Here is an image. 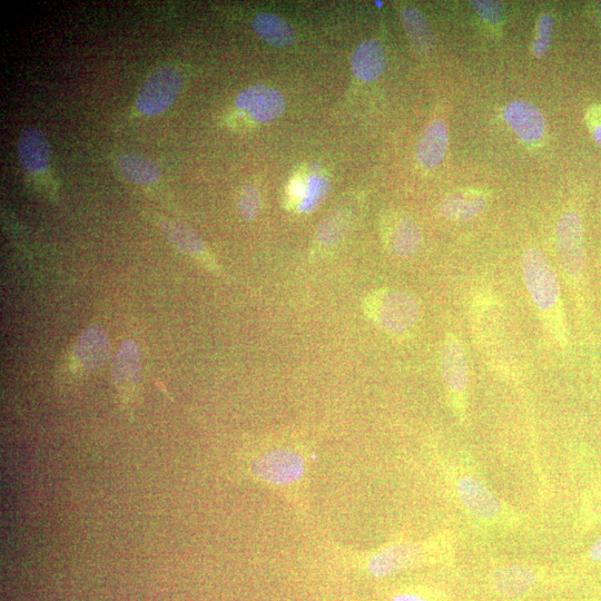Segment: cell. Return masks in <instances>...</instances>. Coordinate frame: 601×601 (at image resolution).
I'll use <instances>...</instances> for the list:
<instances>
[{
    "label": "cell",
    "mask_w": 601,
    "mask_h": 601,
    "mask_svg": "<svg viewBox=\"0 0 601 601\" xmlns=\"http://www.w3.org/2000/svg\"><path fill=\"white\" fill-rule=\"evenodd\" d=\"M357 206L344 202L333 209L320 224L315 241L321 249H333L348 234L356 219Z\"/></svg>",
    "instance_id": "15"
},
{
    "label": "cell",
    "mask_w": 601,
    "mask_h": 601,
    "mask_svg": "<svg viewBox=\"0 0 601 601\" xmlns=\"http://www.w3.org/2000/svg\"><path fill=\"white\" fill-rule=\"evenodd\" d=\"M240 110L249 113L256 123H269L277 120L285 110V100L281 92L274 88L254 86L246 88L235 101Z\"/></svg>",
    "instance_id": "9"
},
{
    "label": "cell",
    "mask_w": 601,
    "mask_h": 601,
    "mask_svg": "<svg viewBox=\"0 0 601 601\" xmlns=\"http://www.w3.org/2000/svg\"><path fill=\"white\" fill-rule=\"evenodd\" d=\"M381 232L387 251L398 259H410L421 249L422 232L418 224L405 214L389 213L384 216Z\"/></svg>",
    "instance_id": "8"
},
{
    "label": "cell",
    "mask_w": 601,
    "mask_h": 601,
    "mask_svg": "<svg viewBox=\"0 0 601 601\" xmlns=\"http://www.w3.org/2000/svg\"><path fill=\"white\" fill-rule=\"evenodd\" d=\"M110 356V342L106 333L98 325L88 328L78 340L75 347V358L84 369L100 368Z\"/></svg>",
    "instance_id": "19"
},
{
    "label": "cell",
    "mask_w": 601,
    "mask_h": 601,
    "mask_svg": "<svg viewBox=\"0 0 601 601\" xmlns=\"http://www.w3.org/2000/svg\"><path fill=\"white\" fill-rule=\"evenodd\" d=\"M586 124L595 142L601 147V104H594L588 108Z\"/></svg>",
    "instance_id": "29"
},
{
    "label": "cell",
    "mask_w": 601,
    "mask_h": 601,
    "mask_svg": "<svg viewBox=\"0 0 601 601\" xmlns=\"http://www.w3.org/2000/svg\"><path fill=\"white\" fill-rule=\"evenodd\" d=\"M589 558L595 563H601V537L596 541L595 545L589 550Z\"/></svg>",
    "instance_id": "31"
},
{
    "label": "cell",
    "mask_w": 601,
    "mask_h": 601,
    "mask_svg": "<svg viewBox=\"0 0 601 601\" xmlns=\"http://www.w3.org/2000/svg\"><path fill=\"white\" fill-rule=\"evenodd\" d=\"M331 190L330 181L327 177L312 175L307 182V191L298 209L301 213L309 214L314 212L323 203Z\"/></svg>",
    "instance_id": "25"
},
{
    "label": "cell",
    "mask_w": 601,
    "mask_h": 601,
    "mask_svg": "<svg viewBox=\"0 0 601 601\" xmlns=\"http://www.w3.org/2000/svg\"><path fill=\"white\" fill-rule=\"evenodd\" d=\"M253 29L262 41L274 47H288L295 41L292 26L277 15L263 13L254 18Z\"/></svg>",
    "instance_id": "21"
},
{
    "label": "cell",
    "mask_w": 601,
    "mask_h": 601,
    "mask_svg": "<svg viewBox=\"0 0 601 601\" xmlns=\"http://www.w3.org/2000/svg\"><path fill=\"white\" fill-rule=\"evenodd\" d=\"M117 166L125 179L134 184H154L161 177L160 167L142 155H122L117 161Z\"/></svg>",
    "instance_id": "23"
},
{
    "label": "cell",
    "mask_w": 601,
    "mask_h": 601,
    "mask_svg": "<svg viewBox=\"0 0 601 601\" xmlns=\"http://www.w3.org/2000/svg\"><path fill=\"white\" fill-rule=\"evenodd\" d=\"M597 9H598V14H599V16H600V18H601V2H599V3L597 4Z\"/></svg>",
    "instance_id": "33"
},
{
    "label": "cell",
    "mask_w": 601,
    "mask_h": 601,
    "mask_svg": "<svg viewBox=\"0 0 601 601\" xmlns=\"http://www.w3.org/2000/svg\"><path fill=\"white\" fill-rule=\"evenodd\" d=\"M488 202L489 195L485 192L462 191L447 196L440 204V213L451 221H470L485 212Z\"/></svg>",
    "instance_id": "16"
},
{
    "label": "cell",
    "mask_w": 601,
    "mask_h": 601,
    "mask_svg": "<svg viewBox=\"0 0 601 601\" xmlns=\"http://www.w3.org/2000/svg\"><path fill=\"white\" fill-rule=\"evenodd\" d=\"M457 492L461 504L472 516L491 521L498 518L502 510L500 501L475 477L466 476L459 480Z\"/></svg>",
    "instance_id": "11"
},
{
    "label": "cell",
    "mask_w": 601,
    "mask_h": 601,
    "mask_svg": "<svg viewBox=\"0 0 601 601\" xmlns=\"http://www.w3.org/2000/svg\"><path fill=\"white\" fill-rule=\"evenodd\" d=\"M307 191V183H303L301 180H294L290 187V199L293 203L299 204L302 202Z\"/></svg>",
    "instance_id": "30"
},
{
    "label": "cell",
    "mask_w": 601,
    "mask_h": 601,
    "mask_svg": "<svg viewBox=\"0 0 601 601\" xmlns=\"http://www.w3.org/2000/svg\"><path fill=\"white\" fill-rule=\"evenodd\" d=\"M160 226L167 239L170 240L176 249L204 260V244L192 230L169 220H162Z\"/></svg>",
    "instance_id": "24"
},
{
    "label": "cell",
    "mask_w": 601,
    "mask_h": 601,
    "mask_svg": "<svg viewBox=\"0 0 601 601\" xmlns=\"http://www.w3.org/2000/svg\"><path fill=\"white\" fill-rule=\"evenodd\" d=\"M470 325L475 341L490 366L506 374L516 370L504 307L497 295L481 289L470 300Z\"/></svg>",
    "instance_id": "2"
},
{
    "label": "cell",
    "mask_w": 601,
    "mask_h": 601,
    "mask_svg": "<svg viewBox=\"0 0 601 601\" xmlns=\"http://www.w3.org/2000/svg\"><path fill=\"white\" fill-rule=\"evenodd\" d=\"M521 273L530 300L550 337L561 349L569 344L566 313L554 266L544 252L528 248L521 256Z\"/></svg>",
    "instance_id": "1"
},
{
    "label": "cell",
    "mask_w": 601,
    "mask_h": 601,
    "mask_svg": "<svg viewBox=\"0 0 601 601\" xmlns=\"http://www.w3.org/2000/svg\"><path fill=\"white\" fill-rule=\"evenodd\" d=\"M505 118L522 141L532 144L544 139L546 120L536 105L524 101L511 102L506 107Z\"/></svg>",
    "instance_id": "12"
},
{
    "label": "cell",
    "mask_w": 601,
    "mask_h": 601,
    "mask_svg": "<svg viewBox=\"0 0 601 601\" xmlns=\"http://www.w3.org/2000/svg\"><path fill=\"white\" fill-rule=\"evenodd\" d=\"M351 66L354 75L362 82H373L387 67L386 53L376 39L362 42L353 52Z\"/></svg>",
    "instance_id": "18"
},
{
    "label": "cell",
    "mask_w": 601,
    "mask_h": 601,
    "mask_svg": "<svg viewBox=\"0 0 601 601\" xmlns=\"http://www.w3.org/2000/svg\"><path fill=\"white\" fill-rule=\"evenodd\" d=\"M364 315L384 333L407 337L417 328L421 305L415 295L397 289L374 290L362 301Z\"/></svg>",
    "instance_id": "3"
},
{
    "label": "cell",
    "mask_w": 601,
    "mask_h": 601,
    "mask_svg": "<svg viewBox=\"0 0 601 601\" xmlns=\"http://www.w3.org/2000/svg\"><path fill=\"white\" fill-rule=\"evenodd\" d=\"M402 21L413 48L420 55H428L436 46L435 36L425 16L413 7L402 11Z\"/></svg>",
    "instance_id": "22"
},
{
    "label": "cell",
    "mask_w": 601,
    "mask_h": 601,
    "mask_svg": "<svg viewBox=\"0 0 601 601\" xmlns=\"http://www.w3.org/2000/svg\"><path fill=\"white\" fill-rule=\"evenodd\" d=\"M423 549L415 544L400 543L392 545L374 555L368 565L370 574L384 578L402 570L419 566L423 561Z\"/></svg>",
    "instance_id": "10"
},
{
    "label": "cell",
    "mask_w": 601,
    "mask_h": 601,
    "mask_svg": "<svg viewBox=\"0 0 601 601\" xmlns=\"http://www.w3.org/2000/svg\"><path fill=\"white\" fill-rule=\"evenodd\" d=\"M448 150L447 125L442 121L431 122L420 136L417 160L426 170L436 169L445 159Z\"/></svg>",
    "instance_id": "17"
},
{
    "label": "cell",
    "mask_w": 601,
    "mask_h": 601,
    "mask_svg": "<svg viewBox=\"0 0 601 601\" xmlns=\"http://www.w3.org/2000/svg\"><path fill=\"white\" fill-rule=\"evenodd\" d=\"M305 461L299 451L275 449L264 453L252 466L253 474L273 485H290L304 472Z\"/></svg>",
    "instance_id": "7"
},
{
    "label": "cell",
    "mask_w": 601,
    "mask_h": 601,
    "mask_svg": "<svg viewBox=\"0 0 601 601\" xmlns=\"http://www.w3.org/2000/svg\"><path fill=\"white\" fill-rule=\"evenodd\" d=\"M141 376V351L139 346L128 340L118 350L114 366V379L118 388L133 389Z\"/></svg>",
    "instance_id": "20"
},
{
    "label": "cell",
    "mask_w": 601,
    "mask_h": 601,
    "mask_svg": "<svg viewBox=\"0 0 601 601\" xmlns=\"http://www.w3.org/2000/svg\"><path fill=\"white\" fill-rule=\"evenodd\" d=\"M184 85L181 71L172 66L157 68L143 83L136 98L137 110L145 116L159 115L179 97Z\"/></svg>",
    "instance_id": "6"
},
{
    "label": "cell",
    "mask_w": 601,
    "mask_h": 601,
    "mask_svg": "<svg viewBox=\"0 0 601 601\" xmlns=\"http://www.w3.org/2000/svg\"><path fill=\"white\" fill-rule=\"evenodd\" d=\"M238 209L246 221H254L258 218L261 209V194L258 187L253 184L244 187L239 197Z\"/></svg>",
    "instance_id": "27"
},
{
    "label": "cell",
    "mask_w": 601,
    "mask_h": 601,
    "mask_svg": "<svg viewBox=\"0 0 601 601\" xmlns=\"http://www.w3.org/2000/svg\"><path fill=\"white\" fill-rule=\"evenodd\" d=\"M391 601H429L426 598L415 594H401L394 597Z\"/></svg>",
    "instance_id": "32"
},
{
    "label": "cell",
    "mask_w": 601,
    "mask_h": 601,
    "mask_svg": "<svg viewBox=\"0 0 601 601\" xmlns=\"http://www.w3.org/2000/svg\"><path fill=\"white\" fill-rule=\"evenodd\" d=\"M534 570L522 565L499 567L491 576V586L496 593L508 599L524 597L537 583Z\"/></svg>",
    "instance_id": "14"
},
{
    "label": "cell",
    "mask_w": 601,
    "mask_h": 601,
    "mask_svg": "<svg viewBox=\"0 0 601 601\" xmlns=\"http://www.w3.org/2000/svg\"><path fill=\"white\" fill-rule=\"evenodd\" d=\"M17 154L23 169L29 174H43L51 166V146L45 134L36 127L26 128L19 136Z\"/></svg>",
    "instance_id": "13"
},
{
    "label": "cell",
    "mask_w": 601,
    "mask_h": 601,
    "mask_svg": "<svg viewBox=\"0 0 601 601\" xmlns=\"http://www.w3.org/2000/svg\"><path fill=\"white\" fill-rule=\"evenodd\" d=\"M476 13L484 19L485 22L497 24L504 17V5L500 2H491V0H474L471 2Z\"/></svg>",
    "instance_id": "28"
},
{
    "label": "cell",
    "mask_w": 601,
    "mask_h": 601,
    "mask_svg": "<svg viewBox=\"0 0 601 601\" xmlns=\"http://www.w3.org/2000/svg\"><path fill=\"white\" fill-rule=\"evenodd\" d=\"M554 37L553 17L548 14H541L536 26V36L532 43V54L536 57H543L549 51Z\"/></svg>",
    "instance_id": "26"
},
{
    "label": "cell",
    "mask_w": 601,
    "mask_h": 601,
    "mask_svg": "<svg viewBox=\"0 0 601 601\" xmlns=\"http://www.w3.org/2000/svg\"><path fill=\"white\" fill-rule=\"evenodd\" d=\"M440 370L452 406L458 415H466L467 392L469 387V364L467 351L456 334H448L440 351Z\"/></svg>",
    "instance_id": "5"
},
{
    "label": "cell",
    "mask_w": 601,
    "mask_h": 601,
    "mask_svg": "<svg viewBox=\"0 0 601 601\" xmlns=\"http://www.w3.org/2000/svg\"><path fill=\"white\" fill-rule=\"evenodd\" d=\"M555 244L564 278L578 288L584 282L587 266L584 225L578 213L561 216L556 225Z\"/></svg>",
    "instance_id": "4"
}]
</instances>
